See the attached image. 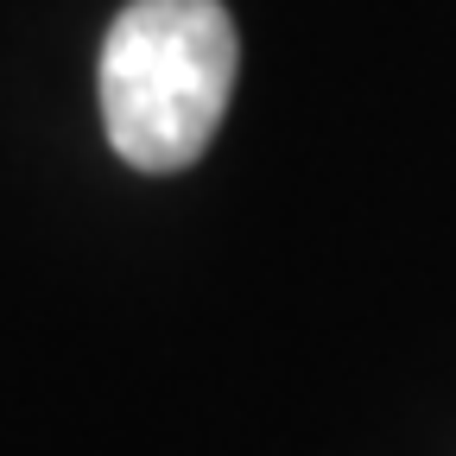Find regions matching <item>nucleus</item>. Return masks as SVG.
<instances>
[{"label": "nucleus", "mask_w": 456, "mask_h": 456, "mask_svg": "<svg viewBox=\"0 0 456 456\" xmlns=\"http://www.w3.org/2000/svg\"><path fill=\"white\" fill-rule=\"evenodd\" d=\"M235 20L222 0H134L102 45V121L134 171H184L235 89Z\"/></svg>", "instance_id": "nucleus-1"}]
</instances>
